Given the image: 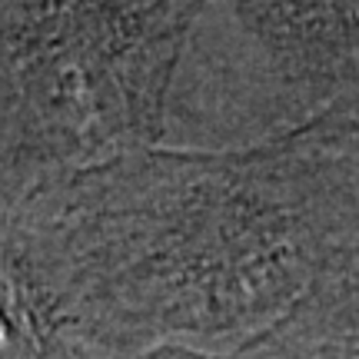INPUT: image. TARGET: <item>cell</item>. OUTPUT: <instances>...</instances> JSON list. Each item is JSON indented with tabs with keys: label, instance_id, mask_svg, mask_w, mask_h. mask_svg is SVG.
Wrapping results in <instances>:
<instances>
[{
	"label": "cell",
	"instance_id": "obj_1",
	"mask_svg": "<svg viewBox=\"0 0 359 359\" xmlns=\"http://www.w3.org/2000/svg\"><path fill=\"white\" fill-rule=\"evenodd\" d=\"M97 359L240 356L359 240V130L250 150H150L43 196Z\"/></svg>",
	"mask_w": 359,
	"mask_h": 359
},
{
	"label": "cell",
	"instance_id": "obj_2",
	"mask_svg": "<svg viewBox=\"0 0 359 359\" xmlns=\"http://www.w3.org/2000/svg\"><path fill=\"white\" fill-rule=\"evenodd\" d=\"M200 4L0 7V203L27 206L163 147Z\"/></svg>",
	"mask_w": 359,
	"mask_h": 359
},
{
	"label": "cell",
	"instance_id": "obj_3",
	"mask_svg": "<svg viewBox=\"0 0 359 359\" xmlns=\"http://www.w3.org/2000/svg\"><path fill=\"white\" fill-rule=\"evenodd\" d=\"M246 353L253 359H359V240L323 269L290 320Z\"/></svg>",
	"mask_w": 359,
	"mask_h": 359
},
{
	"label": "cell",
	"instance_id": "obj_4",
	"mask_svg": "<svg viewBox=\"0 0 359 359\" xmlns=\"http://www.w3.org/2000/svg\"><path fill=\"white\" fill-rule=\"evenodd\" d=\"M133 359H253L250 353L240 356H200V353H187V349H160V353H147V356H133Z\"/></svg>",
	"mask_w": 359,
	"mask_h": 359
}]
</instances>
